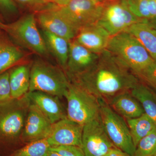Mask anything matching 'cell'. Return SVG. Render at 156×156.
I'll list each match as a JSON object with an SVG mask.
<instances>
[{
	"label": "cell",
	"instance_id": "35",
	"mask_svg": "<svg viewBox=\"0 0 156 156\" xmlns=\"http://www.w3.org/2000/svg\"><path fill=\"white\" fill-rule=\"evenodd\" d=\"M47 156H61L59 154L56 153V152L52 150H51L49 149V150L48 151V154H47Z\"/></svg>",
	"mask_w": 156,
	"mask_h": 156
},
{
	"label": "cell",
	"instance_id": "7",
	"mask_svg": "<svg viewBox=\"0 0 156 156\" xmlns=\"http://www.w3.org/2000/svg\"><path fill=\"white\" fill-rule=\"evenodd\" d=\"M98 99L101 119L109 138L115 147L134 156L136 148L126 121L115 112L105 100Z\"/></svg>",
	"mask_w": 156,
	"mask_h": 156
},
{
	"label": "cell",
	"instance_id": "17",
	"mask_svg": "<svg viewBox=\"0 0 156 156\" xmlns=\"http://www.w3.org/2000/svg\"><path fill=\"white\" fill-rule=\"evenodd\" d=\"M107 102L115 112L126 120L137 118L145 113L141 104L130 90L117 94Z\"/></svg>",
	"mask_w": 156,
	"mask_h": 156
},
{
	"label": "cell",
	"instance_id": "15",
	"mask_svg": "<svg viewBox=\"0 0 156 156\" xmlns=\"http://www.w3.org/2000/svg\"><path fill=\"white\" fill-rule=\"evenodd\" d=\"M30 102L35 105L52 124L67 117L64 107L57 96L40 91L29 92Z\"/></svg>",
	"mask_w": 156,
	"mask_h": 156
},
{
	"label": "cell",
	"instance_id": "19",
	"mask_svg": "<svg viewBox=\"0 0 156 156\" xmlns=\"http://www.w3.org/2000/svg\"><path fill=\"white\" fill-rule=\"evenodd\" d=\"M128 32L142 45L153 59H156V29L146 21L134 23L127 29Z\"/></svg>",
	"mask_w": 156,
	"mask_h": 156
},
{
	"label": "cell",
	"instance_id": "14",
	"mask_svg": "<svg viewBox=\"0 0 156 156\" xmlns=\"http://www.w3.org/2000/svg\"><path fill=\"white\" fill-rule=\"evenodd\" d=\"M111 37L105 29L96 23L81 29L74 40L91 52L100 54L106 50Z\"/></svg>",
	"mask_w": 156,
	"mask_h": 156
},
{
	"label": "cell",
	"instance_id": "8",
	"mask_svg": "<svg viewBox=\"0 0 156 156\" xmlns=\"http://www.w3.org/2000/svg\"><path fill=\"white\" fill-rule=\"evenodd\" d=\"M0 27L23 47L39 55L45 56L48 54L47 45L39 31L33 14L26 15L9 24L0 22Z\"/></svg>",
	"mask_w": 156,
	"mask_h": 156
},
{
	"label": "cell",
	"instance_id": "3",
	"mask_svg": "<svg viewBox=\"0 0 156 156\" xmlns=\"http://www.w3.org/2000/svg\"><path fill=\"white\" fill-rule=\"evenodd\" d=\"M106 50L122 60L136 76L154 60L139 41L128 32L111 37Z\"/></svg>",
	"mask_w": 156,
	"mask_h": 156
},
{
	"label": "cell",
	"instance_id": "28",
	"mask_svg": "<svg viewBox=\"0 0 156 156\" xmlns=\"http://www.w3.org/2000/svg\"><path fill=\"white\" fill-rule=\"evenodd\" d=\"M12 99L9 82V72L6 71L0 74V103Z\"/></svg>",
	"mask_w": 156,
	"mask_h": 156
},
{
	"label": "cell",
	"instance_id": "9",
	"mask_svg": "<svg viewBox=\"0 0 156 156\" xmlns=\"http://www.w3.org/2000/svg\"><path fill=\"white\" fill-rule=\"evenodd\" d=\"M115 147L105 130L100 115L84 125L82 148L85 156H105Z\"/></svg>",
	"mask_w": 156,
	"mask_h": 156
},
{
	"label": "cell",
	"instance_id": "32",
	"mask_svg": "<svg viewBox=\"0 0 156 156\" xmlns=\"http://www.w3.org/2000/svg\"><path fill=\"white\" fill-rule=\"evenodd\" d=\"M107 156H132L131 155L119 149L118 148L115 147L112 148L108 153L106 155Z\"/></svg>",
	"mask_w": 156,
	"mask_h": 156
},
{
	"label": "cell",
	"instance_id": "22",
	"mask_svg": "<svg viewBox=\"0 0 156 156\" xmlns=\"http://www.w3.org/2000/svg\"><path fill=\"white\" fill-rule=\"evenodd\" d=\"M126 122L135 148L140 140L156 129V123L145 113Z\"/></svg>",
	"mask_w": 156,
	"mask_h": 156
},
{
	"label": "cell",
	"instance_id": "37",
	"mask_svg": "<svg viewBox=\"0 0 156 156\" xmlns=\"http://www.w3.org/2000/svg\"><path fill=\"white\" fill-rule=\"evenodd\" d=\"M101 1H102V0H101ZM104 1H115V0H104Z\"/></svg>",
	"mask_w": 156,
	"mask_h": 156
},
{
	"label": "cell",
	"instance_id": "23",
	"mask_svg": "<svg viewBox=\"0 0 156 156\" xmlns=\"http://www.w3.org/2000/svg\"><path fill=\"white\" fill-rule=\"evenodd\" d=\"M23 56L22 52L14 46H0V74L17 63Z\"/></svg>",
	"mask_w": 156,
	"mask_h": 156
},
{
	"label": "cell",
	"instance_id": "12",
	"mask_svg": "<svg viewBox=\"0 0 156 156\" xmlns=\"http://www.w3.org/2000/svg\"><path fill=\"white\" fill-rule=\"evenodd\" d=\"M52 126V123L47 117L31 102L20 139L27 144L46 139Z\"/></svg>",
	"mask_w": 156,
	"mask_h": 156
},
{
	"label": "cell",
	"instance_id": "16",
	"mask_svg": "<svg viewBox=\"0 0 156 156\" xmlns=\"http://www.w3.org/2000/svg\"><path fill=\"white\" fill-rule=\"evenodd\" d=\"M38 18L44 30L63 38L69 42L74 40L78 33V31L51 8L41 12Z\"/></svg>",
	"mask_w": 156,
	"mask_h": 156
},
{
	"label": "cell",
	"instance_id": "38",
	"mask_svg": "<svg viewBox=\"0 0 156 156\" xmlns=\"http://www.w3.org/2000/svg\"><path fill=\"white\" fill-rule=\"evenodd\" d=\"M154 156H156V153L155 154Z\"/></svg>",
	"mask_w": 156,
	"mask_h": 156
},
{
	"label": "cell",
	"instance_id": "39",
	"mask_svg": "<svg viewBox=\"0 0 156 156\" xmlns=\"http://www.w3.org/2000/svg\"></svg>",
	"mask_w": 156,
	"mask_h": 156
},
{
	"label": "cell",
	"instance_id": "21",
	"mask_svg": "<svg viewBox=\"0 0 156 156\" xmlns=\"http://www.w3.org/2000/svg\"><path fill=\"white\" fill-rule=\"evenodd\" d=\"M43 34L48 50L54 55L61 67L66 70L69 53V42L47 31L44 30Z\"/></svg>",
	"mask_w": 156,
	"mask_h": 156
},
{
	"label": "cell",
	"instance_id": "24",
	"mask_svg": "<svg viewBox=\"0 0 156 156\" xmlns=\"http://www.w3.org/2000/svg\"><path fill=\"white\" fill-rule=\"evenodd\" d=\"M50 146L46 139L29 143L8 156H47Z\"/></svg>",
	"mask_w": 156,
	"mask_h": 156
},
{
	"label": "cell",
	"instance_id": "2",
	"mask_svg": "<svg viewBox=\"0 0 156 156\" xmlns=\"http://www.w3.org/2000/svg\"><path fill=\"white\" fill-rule=\"evenodd\" d=\"M30 103L27 94L0 103V147L13 145L21 138Z\"/></svg>",
	"mask_w": 156,
	"mask_h": 156
},
{
	"label": "cell",
	"instance_id": "5",
	"mask_svg": "<svg viewBox=\"0 0 156 156\" xmlns=\"http://www.w3.org/2000/svg\"><path fill=\"white\" fill-rule=\"evenodd\" d=\"M107 5L101 0H72L64 5H53L50 8L58 12L79 31L97 23Z\"/></svg>",
	"mask_w": 156,
	"mask_h": 156
},
{
	"label": "cell",
	"instance_id": "25",
	"mask_svg": "<svg viewBox=\"0 0 156 156\" xmlns=\"http://www.w3.org/2000/svg\"><path fill=\"white\" fill-rule=\"evenodd\" d=\"M156 153V129L140 140L134 156H154Z\"/></svg>",
	"mask_w": 156,
	"mask_h": 156
},
{
	"label": "cell",
	"instance_id": "26",
	"mask_svg": "<svg viewBox=\"0 0 156 156\" xmlns=\"http://www.w3.org/2000/svg\"><path fill=\"white\" fill-rule=\"evenodd\" d=\"M121 3L140 19L144 20L150 19L148 9V0H122Z\"/></svg>",
	"mask_w": 156,
	"mask_h": 156
},
{
	"label": "cell",
	"instance_id": "18",
	"mask_svg": "<svg viewBox=\"0 0 156 156\" xmlns=\"http://www.w3.org/2000/svg\"><path fill=\"white\" fill-rule=\"evenodd\" d=\"M30 67L23 64L14 67L9 72L11 98L18 99L29 92Z\"/></svg>",
	"mask_w": 156,
	"mask_h": 156
},
{
	"label": "cell",
	"instance_id": "34",
	"mask_svg": "<svg viewBox=\"0 0 156 156\" xmlns=\"http://www.w3.org/2000/svg\"><path fill=\"white\" fill-rule=\"evenodd\" d=\"M146 22L150 26L153 28L156 29V17L152 19L147 20Z\"/></svg>",
	"mask_w": 156,
	"mask_h": 156
},
{
	"label": "cell",
	"instance_id": "20",
	"mask_svg": "<svg viewBox=\"0 0 156 156\" xmlns=\"http://www.w3.org/2000/svg\"><path fill=\"white\" fill-rule=\"evenodd\" d=\"M132 95L141 104L144 113L156 124V92L140 82L131 89Z\"/></svg>",
	"mask_w": 156,
	"mask_h": 156
},
{
	"label": "cell",
	"instance_id": "27",
	"mask_svg": "<svg viewBox=\"0 0 156 156\" xmlns=\"http://www.w3.org/2000/svg\"><path fill=\"white\" fill-rule=\"evenodd\" d=\"M136 76L156 92V59H154L151 64Z\"/></svg>",
	"mask_w": 156,
	"mask_h": 156
},
{
	"label": "cell",
	"instance_id": "6",
	"mask_svg": "<svg viewBox=\"0 0 156 156\" xmlns=\"http://www.w3.org/2000/svg\"><path fill=\"white\" fill-rule=\"evenodd\" d=\"M64 97L67 100V118L84 126L100 115L98 99L70 82Z\"/></svg>",
	"mask_w": 156,
	"mask_h": 156
},
{
	"label": "cell",
	"instance_id": "11",
	"mask_svg": "<svg viewBox=\"0 0 156 156\" xmlns=\"http://www.w3.org/2000/svg\"><path fill=\"white\" fill-rule=\"evenodd\" d=\"M83 126L66 117L52 124L46 139L50 147L75 145L82 147Z\"/></svg>",
	"mask_w": 156,
	"mask_h": 156
},
{
	"label": "cell",
	"instance_id": "13",
	"mask_svg": "<svg viewBox=\"0 0 156 156\" xmlns=\"http://www.w3.org/2000/svg\"><path fill=\"white\" fill-rule=\"evenodd\" d=\"M99 54L93 53L73 40L69 42V53L66 66L68 77L76 75L91 68L96 63Z\"/></svg>",
	"mask_w": 156,
	"mask_h": 156
},
{
	"label": "cell",
	"instance_id": "4",
	"mask_svg": "<svg viewBox=\"0 0 156 156\" xmlns=\"http://www.w3.org/2000/svg\"><path fill=\"white\" fill-rule=\"evenodd\" d=\"M70 84L66 73L57 66L37 60L30 67L29 92L40 91L61 98Z\"/></svg>",
	"mask_w": 156,
	"mask_h": 156
},
{
	"label": "cell",
	"instance_id": "29",
	"mask_svg": "<svg viewBox=\"0 0 156 156\" xmlns=\"http://www.w3.org/2000/svg\"><path fill=\"white\" fill-rule=\"evenodd\" d=\"M50 149L56 152L61 156H85L82 147L77 146H56L50 147Z\"/></svg>",
	"mask_w": 156,
	"mask_h": 156
},
{
	"label": "cell",
	"instance_id": "31",
	"mask_svg": "<svg viewBox=\"0 0 156 156\" xmlns=\"http://www.w3.org/2000/svg\"><path fill=\"white\" fill-rule=\"evenodd\" d=\"M148 9L150 15V19L156 17V0H148Z\"/></svg>",
	"mask_w": 156,
	"mask_h": 156
},
{
	"label": "cell",
	"instance_id": "30",
	"mask_svg": "<svg viewBox=\"0 0 156 156\" xmlns=\"http://www.w3.org/2000/svg\"><path fill=\"white\" fill-rule=\"evenodd\" d=\"M0 9L9 13H16L17 7L13 0H0Z\"/></svg>",
	"mask_w": 156,
	"mask_h": 156
},
{
	"label": "cell",
	"instance_id": "1",
	"mask_svg": "<svg viewBox=\"0 0 156 156\" xmlns=\"http://www.w3.org/2000/svg\"><path fill=\"white\" fill-rule=\"evenodd\" d=\"M68 77L71 83L107 102L121 92L131 90L140 82L125 63L107 50L99 54L91 68Z\"/></svg>",
	"mask_w": 156,
	"mask_h": 156
},
{
	"label": "cell",
	"instance_id": "33",
	"mask_svg": "<svg viewBox=\"0 0 156 156\" xmlns=\"http://www.w3.org/2000/svg\"><path fill=\"white\" fill-rule=\"evenodd\" d=\"M72 0H43L44 2L50 3L53 5L62 6L66 5Z\"/></svg>",
	"mask_w": 156,
	"mask_h": 156
},
{
	"label": "cell",
	"instance_id": "36",
	"mask_svg": "<svg viewBox=\"0 0 156 156\" xmlns=\"http://www.w3.org/2000/svg\"><path fill=\"white\" fill-rule=\"evenodd\" d=\"M17 1L21 3H27L32 2L36 0H17Z\"/></svg>",
	"mask_w": 156,
	"mask_h": 156
},
{
	"label": "cell",
	"instance_id": "10",
	"mask_svg": "<svg viewBox=\"0 0 156 156\" xmlns=\"http://www.w3.org/2000/svg\"><path fill=\"white\" fill-rule=\"evenodd\" d=\"M145 21L132 14L122 3L107 5L97 22L111 36L125 31L137 22Z\"/></svg>",
	"mask_w": 156,
	"mask_h": 156
}]
</instances>
